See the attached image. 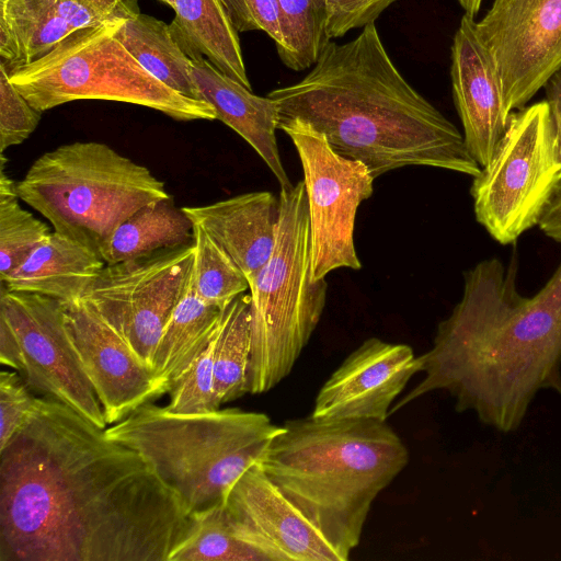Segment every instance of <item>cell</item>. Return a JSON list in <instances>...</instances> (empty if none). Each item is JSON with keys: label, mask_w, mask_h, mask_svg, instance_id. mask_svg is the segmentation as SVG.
<instances>
[{"label": "cell", "mask_w": 561, "mask_h": 561, "mask_svg": "<svg viewBox=\"0 0 561 561\" xmlns=\"http://www.w3.org/2000/svg\"><path fill=\"white\" fill-rule=\"evenodd\" d=\"M193 526L147 458L55 399L0 449V561H169Z\"/></svg>", "instance_id": "obj_1"}, {"label": "cell", "mask_w": 561, "mask_h": 561, "mask_svg": "<svg viewBox=\"0 0 561 561\" xmlns=\"http://www.w3.org/2000/svg\"><path fill=\"white\" fill-rule=\"evenodd\" d=\"M516 266L486 259L465 273L463 293L417 356L421 381L390 414L437 390L457 412L497 432L519 428L542 390L561 397V262L533 297L516 288Z\"/></svg>", "instance_id": "obj_2"}, {"label": "cell", "mask_w": 561, "mask_h": 561, "mask_svg": "<svg viewBox=\"0 0 561 561\" xmlns=\"http://www.w3.org/2000/svg\"><path fill=\"white\" fill-rule=\"evenodd\" d=\"M267 96L278 119L311 125L374 179L410 165L481 171L459 129L401 75L375 23L344 44L330 41L300 81Z\"/></svg>", "instance_id": "obj_3"}, {"label": "cell", "mask_w": 561, "mask_h": 561, "mask_svg": "<svg viewBox=\"0 0 561 561\" xmlns=\"http://www.w3.org/2000/svg\"><path fill=\"white\" fill-rule=\"evenodd\" d=\"M257 463L347 561L377 495L404 469L409 450L375 420H288Z\"/></svg>", "instance_id": "obj_4"}, {"label": "cell", "mask_w": 561, "mask_h": 561, "mask_svg": "<svg viewBox=\"0 0 561 561\" xmlns=\"http://www.w3.org/2000/svg\"><path fill=\"white\" fill-rule=\"evenodd\" d=\"M283 431L260 412L179 413L148 402L104 433L147 458L194 514L222 505L233 483Z\"/></svg>", "instance_id": "obj_5"}, {"label": "cell", "mask_w": 561, "mask_h": 561, "mask_svg": "<svg viewBox=\"0 0 561 561\" xmlns=\"http://www.w3.org/2000/svg\"><path fill=\"white\" fill-rule=\"evenodd\" d=\"M15 191L55 232L98 252L136 210L171 197L147 167L98 141H75L43 153L15 182Z\"/></svg>", "instance_id": "obj_6"}, {"label": "cell", "mask_w": 561, "mask_h": 561, "mask_svg": "<svg viewBox=\"0 0 561 561\" xmlns=\"http://www.w3.org/2000/svg\"><path fill=\"white\" fill-rule=\"evenodd\" d=\"M280 216L268 260L249 284L252 351L249 393L286 378L317 328L327 300L325 278L314 279L304 180L280 188Z\"/></svg>", "instance_id": "obj_7"}, {"label": "cell", "mask_w": 561, "mask_h": 561, "mask_svg": "<svg viewBox=\"0 0 561 561\" xmlns=\"http://www.w3.org/2000/svg\"><path fill=\"white\" fill-rule=\"evenodd\" d=\"M122 20L72 33L10 72V82L42 113L77 100H105L149 107L176 121L217 119L208 102L180 94L137 61L116 36Z\"/></svg>", "instance_id": "obj_8"}, {"label": "cell", "mask_w": 561, "mask_h": 561, "mask_svg": "<svg viewBox=\"0 0 561 561\" xmlns=\"http://www.w3.org/2000/svg\"><path fill=\"white\" fill-rule=\"evenodd\" d=\"M561 188V156L546 100L510 115L489 162L473 178L477 221L499 243L538 225Z\"/></svg>", "instance_id": "obj_9"}, {"label": "cell", "mask_w": 561, "mask_h": 561, "mask_svg": "<svg viewBox=\"0 0 561 561\" xmlns=\"http://www.w3.org/2000/svg\"><path fill=\"white\" fill-rule=\"evenodd\" d=\"M66 304L1 285L0 362L13 368L31 391L71 408L102 430V405L70 341Z\"/></svg>", "instance_id": "obj_10"}, {"label": "cell", "mask_w": 561, "mask_h": 561, "mask_svg": "<svg viewBox=\"0 0 561 561\" xmlns=\"http://www.w3.org/2000/svg\"><path fill=\"white\" fill-rule=\"evenodd\" d=\"M293 141L304 170L314 279L333 270H359L354 244L358 206L374 192V178L357 160L339 154L325 136L297 118L278 119Z\"/></svg>", "instance_id": "obj_11"}, {"label": "cell", "mask_w": 561, "mask_h": 561, "mask_svg": "<svg viewBox=\"0 0 561 561\" xmlns=\"http://www.w3.org/2000/svg\"><path fill=\"white\" fill-rule=\"evenodd\" d=\"M193 256L194 242L105 264L83 297L152 371L160 336L183 293Z\"/></svg>", "instance_id": "obj_12"}, {"label": "cell", "mask_w": 561, "mask_h": 561, "mask_svg": "<svg viewBox=\"0 0 561 561\" xmlns=\"http://www.w3.org/2000/svg\"><path fill=\"white\" fill-rule=\"evenodd\" d=\"M476 30L496 67L510 118L561 69V0H493Z\"/></svg>", "instance_id": "obj_13"}, {"label": "cell", "mask_w": 561, "mask_h": 561, "mask_svg": "<svg viewBox=\"0 0 561 561\" xmlns=\"http://www.w3.org/2000/svg\"><path fill=\"white\" fill-rule=\"evenodd\" d=\"M224 506L236 536L265 561H342L257 462L233 483Z\"/></svg>", "instance_id": "obj_14"}, {"label": "cell", "mask_w": 561, "mask_h": 561, "mask_svg": "<svg viewBox=\"0 0 561 561\" xmlns=\"http://www.w3.org/2000/svg\"><path fill=\"white\" fill-rule=\"evenodd\" d=\"M65 321L107 425L170 391L85 299L66 304Z\"/></svg>", "instance_id": "obj_15"}, {"label": "cell", "mask_w": 561, "mask_h": 561, "mask_svg": "<svg viewBox=\"0 0 561 561\" xmlns=\"http://www.w3.org/2000/svg\"><path fill=\"white\" fill-rule=\"evenodd\" d=\"M417 373L420 362L411 346L367 339L323 383L310 416L386 422L394 400Z\"/></svg>", "instance_id": "obj_16"}, {"label": "cell", "mask_w": 561, "mask_h": 561, "mask_svg": "<svg viewBox=\"0 0 561 561\" xmlns=\"http://www.w3.org/2000/svg\"><path fill=\"white\" fill-rule=\"evenodd\" d=\"M139 13L138 0H0V62L10 73L77 31Z\"/></svg>", "instance_id": "obj_17"}, {"label": "cell", "mask_w": 561, "mask_h": 561, "mask_svg": "<svg viewBox=\"0 0 561 561\" xmlns=\"http://www.w3.org/2000/svg\"><path fill=\"white\" fill-rule=\"evenodd\" d=\"M474 18L463 14L450 49V79L455 107L467 147L483 167L506 130L502 85L496 67L481 43Z\"/></svg>", "instance_id": "obj_18"}, {"label": "cell", "mask_w": 561, "mask_h": 561, "mask_svg": "<svg viewBox=\"0 0 561 561\" xmlns=\"http://www.w3.org/2000/svg\"><path fill=\"white\" fill-rule=\"evenodd\" d=\"M182 209L231 256L250 284L275 245L279 196L267 191L251 192Z\"/></svg>", "instance_id": "obj_19"}, {"label": "cell", "mask_w": 561, "mask_h": 561, "mask_svg": "<svg viewBox=\"0 0 561 561\" xmlns=\"http://www.w3.org/2000/svg\"><path fill=\"white\" fill-rule=\"evenodd\" d=\"M191 60L193 80L203 100L216 111L217 119L233 129L255 150L280 188H290L293 184L277 146L278 110L274 100L254 94L219 71L204 56H195Z\"/></svg>", "instance_id": "obj_20"}, {"label": "cell", "mask_w": 561, "mask_h": 561, "mask_svg": "<svg viewBox=\"0 0 561 561\" xmlns=\"http://www.w3.org/2000/svg\"><path fill=\"white\" fill-rule=\"evenodd\" d=\"M104 266L98 251L53 231L1 285L69 304L84 297Z\"/></svg>", "instance_id": "obj_21"}, {"label": "cell", "mask_w": 561, "mask_h": 561, "mask_svg": "<svg viewBox=\"0 0 561 561\" xmlns=\"http://www.w3.org/2000/svg\"><path fill=\"white\" fill-rule=\"evenodd\" d=\"M170 31L190 58L204 56L224 75L251 89L239 39L224 0H174Z\"/></svg>", "instance_id": "obj_22"}, {"label": "cell", "mask_w": 561, "mask_h": 561, "mask_svg": "<svg viewBox=\"0 0 561 561\" xmlns=\"http://www.w3.org/2000/svg\"><path fill=\"white\" fill-rule=\"evenodd\" d=\"M194 242V225L172 196L150 203L125 219L100 247L105 264Z\"/></svg>", "instance_id": "obj_23"}, {"label": "cell", "mask_w": 561, "mask_h": 561, "mask_svg": "<svg viewBox=\"0 0 561 561\" xmlns=\"http://www.w3.org/2000/svg\"><path fill=\"white\" fill-rule=\"evenodd\" d=\"M117 38L154 78L180 94L204 101L192 76V60L176 42L169 24L139 13L123 19Z\"/></svg>", "instance_id": "obj_24"}, {"label": "cell", "mask_w": 561, "mask_h": 561, "mask_svg": "<svg viewBox=\"0 0 561 561\" xmlns=\"http://www.w3.org/2000/svg\"><path fill=\"white\" fill-rule=\"evenodd\" d=\"M222 310L208 305L196 294L190 271L183 293L163 328L154 355L153 373L170 389L214 332Z\"/></svg>", "instance_id": "obj_25"}, {"label": "cell", "mask_w": 561, "mask_h": 561, "mask_svg": "<svg viewBox=\"0 0 561 561\" xmlns=\"http://www.w3.org/2000/svg\"><path fill=\"white\" fill-rule=\"evenodd\" d=\"M251 351L250 295L244 293L221 314L214 357V390L219 408L249 393Z\"/></svg>", "instance_id": "obj_26"}, {"label": "cell", "mask_w": 561, "mask_h": 561, "mask_svg": "<svg viewBox=\"0 0 561 561\" xmlns=\"http://www.w3.org/2000/svg\"><path fill=\"white\" fill-rule=\"evenodd\" d=\"M1 153L0 176V280L19 267L51 233L49 227L24 209L13 182L4 172Z\"/></svg>", "instance_id": "obj_27"}, {"label": "cell", "mask_w": 561, "mask_h": 561, "mask_svg": "<svg viewBox=\"0 0 561 561\" xmlns=\"http://www.w3.org/2000/svg\"><path fill=\"white\" fill-rule=\"evenodd\" d=\"M191 276L196 294L220 309L249 289L247 277L231 256L196 225Z\"/></svg>", "instance_id": "obj_28"}, {"label": "cell", "mask_w": 561, "mask_h": 561, "mask_svg": "<svg viewBox=\"0 0 561 561\" xmlns=\"http://www.w3.org/2000/svg\"><path fill=\"white\" fill-rule=\"evenodd\" d=\"M193 515L188 538L169 561H265L236 536L224 504Z\"/></svg>", "instance_id": "obj_29"}, {"label": "cell", "mask_w": 561, "mask_h": 561, "mask_svg": "<svg viewBox=\"0 0 561 561\" xmlns=\"http://www.w3.org/2000/svg\"><path fill=\"white\" fill-rule=\"evenodd\" d=\"M284 22L282 62L291 70L310 68L330 42L325 35L324 0H277Z\"/></svg>", "instance_id": "obj_30"}, {"label": "cell", "mask_w": 561, "mask_h": 561, "mask_svg": "<svg viewBox=\"0 0 561 561\" xmlns=\"http://www.w3.org/2000/svg\"><path fill=\"white\" fill-rule=\"evenodd\" d=\"M220 320L188 367L172 385L169 391L170 402L167 405L169 410L179 413H199L220 409L214 390V357Z\"/></svg>", "instance_id": "obj_31"}, {"label": "cell", "mask_w": 561, "mask_h": 561, "mask_svg": "<svg viewBox=\"0 0 561 561\" xmlns=\"http://www.w3.org/2000/svg\"><path fill=\"white\" fill-rule=\"evenodd\" d=\"M42 112L35 110L9 80L0 62V153L21 145L36 129Z\"/></svg>", "instance_id": "obj_32"}, {"label": "cell", "mask_w": 561, "mask_h": 561, "mask_svg": "<svg viewBox=\"0 0 561 561\" xmlns=\"http://www.w3.org/2000/svg\"><path fill=\"white\" fill-rule=\"evenodd\" d=\"M234 28L240 32L263 31L276 44L284 45V22L277 0H224Z\"/></svg>", "instance_id": "obj_33"}, {"label": "cell", "mask_w": 561, "mask_h": 561, "mask_svg": "<svg viewBox=\"0 0 561 561\" xmlns=\"http://www.w3.org/2000/svg\"><path fill=\"white\" fill-rule=\"evenodd\" d=\"M18 371L2 369L0 373V449L23 426L35 403Z\"/></svg>", "instance_id": "obj_34"}, {"label": "cell", "mask_w": 561, "mask_h": 561, "mask_svg": "<svg viewBox=\"0 0 561 561\" xmlns=\"http://www.w3.org/2000/svg\"><path fill=\"white\" fill-rule=\"evenodd\" d=\"M396 0H324L325 35L340 38L354 28L375 23Z\"/></svg>", "instance_id": "obj_35"}, {"label": "cell", "mask_w": 561, "mask_h": 561, "mask_svg": "<svg viewBox=\"0 0 561 561\" xmlns=\"http://www.w3.org/2000/svg\"><path fill=\"white\" fill-rule=\"evenodd\" d=\"M543 88L561 156V69L549 79Z\"/></svg>", "instance_id": "obj_36"}, {"label": "cell", "mask_w": 561, "mask_h": 561, "mask_svg": "<svg viewBox=\"0 0 561 561\" xmlns=\"http://www.w3.org/2000/svg\"><path fill=\"white\" fill-rule=\"evenodd\" d=\"M539 227L546 236L561 242V188L542 215Z\"/></svg>", "instance_id": "obj_37"}, {"label": "cell", "mask_w": 561, "mask_h": 561, "mask_svg": "<svg viewBox=\"0 0 561 561\" xmlns=\"http://www.w3.org/2000/svg\"><path fill=\"white\" fill-rule=\"evenodd\" d=\"M461 8L465 10V14L476 18L480 11L482 0H457Z\"/></svg>", "instance_id": "obj_38"}, {"label": "cell", "mask_w": 561, "mask_h": 561, "mask_svg": "<svg viewBox=\"0 0 561 561\" xmlns=\"http://www.w3.org/2000/svg\"><path fill=\"white\" fill-rule=\"evenodd\" d=\"M159 1L168 4L172 9H174V7H175V1L174 0H159Z\"/></svg>", "instance_id": "obj_39"}]
</instances>
